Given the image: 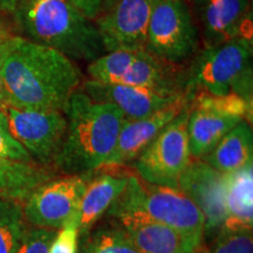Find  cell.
I'll use <instances>...</instances> for the list:
<instances>
[{"mask_svg": "<svg viewBox=\"0 0 253 253\" xmlns=\"http://www.w3.org/2000/svg\"><path fill=\"white\" fill-rule=\"evenodd\" d=\"M0 71L6 106L19 109L65 114L72 95L82 84L75 61L24 37L0 40Z\"/></svg>", "mask_w": 253, "mask_h": 253, "instance_id": "cell-1", "label": "cell"}, {"mask_svg": "<svg viewBox=\"0 0 253 253\" xmlns=\"http://www.w3.org/2000/svg\"><path fill=\"white\" fill-rule=\"evenodd\" d=\"M65 115L67 132L53 164L65 175L87 176L112 155L125 116L113 104L90 99L81 88L72 95Z\"/></svg>", "mask_w": 253, "mask_h": 253, "instance_id": "cell-2", "label": "cell"}, {"mask_svg": "<svg viewBox=\"0 0 253 253\" xmlns=\"http://www.w3.org/2000/svg\"><path fill=\"white\" fill-rule=\"evenodd\" d=\"M11 15L24 38L73 61L89 63L106 53L94 21L71 0H20Z\"/></svg>", "mask_w": 253, "mask_h": 253, "instance_id": "cell-3", "label": "cell"}, {"mask_svg": "<svg viewBox=\"0 0 253 253\" xmlns=\"http://www.w3.org/2000/svg\"><path fill=\"white\" fill-rule=\"evenodd\" d=\"M252 58L253 42L249 34L199 49L184 69V94L190 101L197 94H235L252 102Z\"/></svg>", "mask_w": 253, "mask_h": 253, "instance_id": "cell-4", "label": "cell"}, {"mask_svg": "<svg viewBox=\"0 0 253 253\" xmlns=\"http://www.w3.org/2000/svg\"><path fill=\"white\" fill-rule=\"evenodd\" d=\"M109 216L137 213L171 227L201 245L204 239L203 213L182 190L151 184L136 172L129 177L125 190L108 209Z\"/></svg>", "mask_w": 253, "mask_h": 253, "instance_id": "cell-5", "label": "cell"}, {"mask_svg": "<svg viewBox=\"0 0 253 253\" xmlns=\"http://www.w3.org/2000/svg\"><path fill=\"white\" fill-rule=\"evenodd\" d=\"M201 37L186 0H153L144 49L183 66L197 54Z\"/></svg>", "mask_w": 253, "mask_h": 253, "instance_id": "cell-6", "label": "cell"}, {"mask_svg": "<svg viewBox=\"0 0 253 253\" xmlns=\"http://www.w3.org/2000/svg\"><path fill=\"white\" fill-rule=\"evenodd\" d=\"M189 107L161 130L136 158V175L143 181L178 189L179 178L191 161L188 137Z\"/></svg>", "mask_w": 253, "mask_h": 253, "instance_id": "cell-7", "label": "cell"}, {"mask_svg": "<svg viewBox=\"0 0 253 253\" xmlns=\"http://www.w3.org/2000/svg\"><path fill=\"white\" fill-rule=\"evenodd\" d=\"M9 131L40 166L54 163L65 141L67 119L55 110L19 109L5 106Z\"/></svg>", "mask_w": 253, "mask_h": 253, "instance_id": "cell-8", "label": "cell"}, {"mask_svg": "<svg viewBox=\"0 0 253 253\" xmlns=\"http://www.w3.org/2000/svg\"><path fill=\"white\" fill-rule=\"evenodd\" d=\"M153 0H103L94 18L104 50L144 49Z\"/></svg>", "mask_w": 253, "mask_h": 253, "instance_id": "cell-9", "label": "cell"}, {"mask_svg": "<svg viewBox=\"0 0 253 253\" xmlns=\"http://www.w3.org/2000/svg\"><path fill=\"white\" fill-rule=\"evenodd\" d=\"M86 184L80 175H66L42 183L24 202L25 219L33 226L60 230L79 213Z\"/></svg>", "mask_w": 253, "mask_h": 253, "instance_id": "cell-10", "label": "cell"}, {"mask_svg": "<svg viewBox=\"0 0 253 253\" xmlns=\"http://www.w3.org/2000/svg\"><path fill=\"white\" fill-rule=\"evenodd\" d=\"M178 189L191 199L203 213L205 236H216L226 218L224 207L223 173L204 161L191 158L179 178Z\"/></svg>", "mask_w": 253, "mask_h": 253, "instance_id": "cell-11", "label": "cell"}, {"mask_svg": "<svg viewBox=\"0 0 253 253\" xmlns=\"http://www.w3.org/2000/svg\"><path fill=\"white\" fill-rule=\"evenodd\" d=\"M191 12L203 48H208L248 34L251 0H192Z\"/></svg>", "mask_w": 253, "mask_h": 253, "instance_id": "cell-12", "label": "cell"}, {"mask_svg": "<svg viewBox=\"0 0 253 253\" xmlns=\"http://www.w3.org/2000/svg\"><path fill=\"white\" fill-rule=\"evenodd\" d=\"M81 89L97 102L115 106L126 120L147 118L181 99L183 93L86 80Z\"/></svg>", "mask_w": 253, "mask_h": 253, "instance_id": "cell-13", "label": "cell"}, {"mask_svg": "<svg viewBox=\"0 0 253 253\" xmlns=\"http://www.w3.org/2000/svg\"><path fill=\"white\" fill-rule=\"evenodd\" d=\"M189 104L190 99L184 94L176 102L147 118L125 119L115 148L104 166H126L137 158L164 126L188 108Z\"/></svg>", "mask_w": 253, "mask_h": 253, "instance_id": "cell-14", "label": "cell"}, {"mask_svg": "<svg viewBox=\"0 0 253 253\" xmlns=\"http://www.w3.org/2000/svg\"><path fill=\"white\" fill-rule=\"evenodd\" d=\"M97 171L86 184L79 205V231L84 238L122 194L132 173L126 166H102Z\"/></svg>", "mask_w": 253, "mask_h": 253, "instance_id": "cell-15", "label": "cell"}, {"mask_svg": "<svg viewBox=\"0 0 253 253\" xmlns=\"http://www.w3.org/2000/svg\"><path fill=\"white\" fill-rule=\"evenodd\" d=\"M142 253H195L199 245L183 233L137 213L113 217Z\"/></svg>", "mask_w": 253, "mask_h": 253, "instance_id": "cell-16", "label": "cell"}, {"mask_svg": "<svg viewBox=\"0 0 253 253\" xmlns=\"http://www.w3.org/2000/svg\"><path fill=\"white\" fill-rule=\"evenodd\" d=\"M242 121L244 120L238 116L190 103L188 137L191 157L197 160L203 158Z\"/></svg>", "mask_w": 253, "mask_h": 253, "instance_id": "cell-17", "label": "cell"}, {"mask_svg": "<svg viewBox=\"0 0 253 253\" xmlns=\"http://www.w3.org/2000/svg\"><path fill=\"white\" fill-rule=\"evenodd\" d=\"M224 207L226 218L223 227L252 230L253 225V167L223 173Z\"/></svg>", "mask_w": 253, "mask_h": 253, "instance_id": "cell-18", "label": "cell"}, {"mask_svg": "<svg viewBox=\"0 0 253 253\" xmlns=\"http://www.w3.org/2000/svg\"><path fill=\"white\" fill-rule=\"evenodd\" d=\"M253 134L251 123L242 121L231 129L202 161L221 173L242 169L252 163Z\"/></svg>", "mask_w": 253, "mask_h": 253, "instance_id": "cell-19", "label": "cell"}, {"mask_svg": "<svg viewBox=\"0 0 253 253\" xmlns=\"http://www.w3.org/2000/svg\"><path fill=\"white\" fill-rule=\"evenodd\" d=\"M50 177L52 173L36 162L0 157V197L24 204L31 192Z\"/></svg>", "mask_w": 253, "mask_h": 253, "instance_id": "cell-20", "label": "cell"}, {"mask_svg": "<svg viewBox=\"0 0 253 253\" xmlns=\"http://www.w3.org/2000/svg\"><path fill=\"white\" fill-rule=\"evenodd\" d=\"M26 229L23 204L0 197V253H15Z\"/></svg>", "mask_w": 253, "mask_h": 253, "instance_id": "cell-21", "label": "cell"}, {"mask_svg": "<svg viewBox=\"0 0 253 253\" xmlns=\"http://www.w3.org/2000/svg\"><path fill=\"white\" fill-rule=\"evenodd\" d=\"M137 50H115L88 63L87 73L90 80L104 84H120L126 69L130 67Z\"/></svg>", "mask_w": 253, "mask_h": 253, "instance_id": "cell-22", "label": "cell"}, {"mask_svg": "<svg viewBox=\"0 0 253 253\" xmlns=\"http://www.w3.org/2000/svg\"><path fill=\"white\" fill-rule=\"evenodd\" d=\"M79 253V252H78ZM80 253H142L119 225L103 226L84 237Z\"/></svg>", "mask_w": 253, "mask_h": 253, "instance_id": "cell-23", "label": "cell"}, {"mask_svg": "<svg viewBox=\"0 0 253 253\" xmlns=\"http://www.w3.org/2000/svg\"><path fill=\"white\" fill-rule=\"evenodd\" d=\"M195 253H253L252 230L221 227L209 244L202 243Z\"/></svg>", "mask_w": 253, "mask_h": 253, "instance_id": "cell-24", "label": "cell"}, {"mask_svg": "<svg viewBox=\"0 0 253 253\" xmlns=\"http://www.w3.org/2000/svg\"><path fill=\"white\" fill-rule=\"evenodd\" d=\"M56 230L45 227H28L24 232L15 253H49Z\"/></svg>", "mask_w": 253, "mask_h": 253, "instance_id": "cell-25", "label": "cell"}, {"mask_svg": "<svg viewBox=\"0 0 253 253\" xmlns=\"http://www.w3.org/2000/svg\"><path fill=\"white\" fill-rule=\"evenodd\" d=\"M79 213L71 218L61 229L56 231L49 248V253H78L79 252Z\"/></svg>", "mask_w": 253, "mask_h": 253, "instance_id": "cell-26", "label": "cell"}, {"mask_svg": "<svg viewBox=\"0 0 253 253\" xmlns=\"http://www.w3.org/2000/svg\"><path fill=\"white\" fill-rule=\"evenodd\" d=\"M0 157L24 162H34L30 154L9 131L4 110L0 112Z\"/></svg>", "mask_w": 253, "mask_h": 253, "instance_id": "cell-27", "label": "cell"}, {"mask_svg": "<svg viewBox=\"0 0 253 253\" xmlns=\"http://www.w3.org/2000/svg\"><path fill=\"white\" fill-rule=\"evenodd\" d=\"M80 11L84 12V14L90 20H94L96 17L97 12L101 7L103 0H71Z\"/></svg>", "mask_w": 253, "mask_h": 253, "instance_id": "cell-28", "label": "cell"}, {"mask_svg": "<svg viewBox=\"0 0 253 253\" xmlns=\"http://www.w3.org/2000/svg\"><path fill=\"white\" fill-rule=\"evenodd\" d=\"M19 1L20 0H0V9L2 12H6V13L12 14L19 4Z\"/></svg>", "mask_w": 253, "mask_h": 253, "instance_id": "cell-29", "label": "cell"}, {"mask_svg": "<svg viewBox=\"0 0 253 253\" xmlns=\"http://www.w3.org/2000/svg\"><path fill=\"white\" fill-rule=\"evenodd\" d=\"M5 91H4V82H2L1 71H0V112L5 108Z\"/></svg>", "mask_w": 253, "mask_h": 253, "instance_id": "cell-30", "label": "cell"}, {"mask_svg": "<svg viewBox=\"0 0 253 253\" xmlns=\"http://www.w3.org/2000/svg\"><path fill=\"white\" fill-rule=\"evenodd\" d=\"M9 36H11V33H9L7 26H6V24L4 23L1 17H0V40L5 39V38H7Z\"/></svg>", "mask_w": 253, "mask_h": 253, "instance_id": "cell-31", "label": "cell"}]
</instances>
